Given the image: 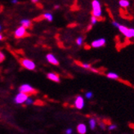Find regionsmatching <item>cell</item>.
Wrapping results in <instances>:
<instances>
[{"label": "cell", "instance_id": "1", "mask_svg": "<svg viewBox=\"0 0 134 134\" xmlns=\"http://www.w3.org/2000/svg\"><path fill=\"white\" fill-rule=\"evenodd\" d=\"M20 63H21V65L24 67V68L27 69L29 70H34L35 69V66H36L35 62L27 58L21 59L20 60Z\"/></svg>", "mask_w": 134, "mask_h": 134}, {"label": "cell", "instance_id": "2", "mask_svg": "<svg viewBox=\"0 0 134 134\" xmlns=\"http://www.w3.org/2000/svg\"><path fill=\"white\" fill-rule=\"evenodd\" d=\"M19 90H20V92L26 93V94H28V95L36 94V93L38 92L37 90L34 88L33 87L30 86V84H23V85H21V87H20Z\"/></svg>", "mask_w": 134, "mask_h": 134}, {"label": "cell", "instance_id": "3", "mask_svg": "<svg viewBox=\"0 0 134 134\" xmlns=\"http://www.w3.org/2000/svg\"><path fill=\"white\" fill-rule=\"evenodd\" d=\"M106 44V40L105 38H98V39H96L94 40L91 46L92 48H102V47H104L105 45Z\"/></svg>", "mask_w": 134, "mask_h": 134}, {"label": "cell", "instance_id": "4", "mask_svg": "<svg viewBox=\"0 0 134 134\" xmlns=\"http://www.w3.org/2000/svg\"><path fill=\"white\" fill-rule=\"evenodd\" d=\"M27 35V32H26V29L24 27V26H20L18 27L16 31H15V37L16 38H24Z\"/></svg>", "mask_w": 134, "mask_h": 134}, {"label": "cell", "instance_id": "5", "mask_svg": "<svg viewBox=\"0 0 134 134\" xmlns=\"http://www.w3.org/2000/svg\"><path fill=\"white\" fill-rule=\"evenodd\" d=\"M29 97V95L26 94V93H24V92H20L15 97V102L17 103V104H21L23 102H25L26 100L28 99Z\"/></svg>", "mask_w": 134, "mask_h": 134}, {"label": "cell", "instance_id": "6", "mask_svg": "<svg viewBox=\"0 0 134 134\" xmlns=\"http://www.w3.org/2000/svg\"><path fill=\"white\" fill-rule=\"evenodd\" d=\"M118 29H119V30L121 32L126 38H132V36L131 35V32H130V29H129L128 27H126L125 25H120L119 27H118Z\"/></svg>", "mask_w": 134, "mask_h": 134}, {"label": "cell", "instance_id": "7", "mask_svg": "<svg viewBox=\"0 0 134 134\" xmlns=\"http://www.w3.org/2000/svg\"><path fill=\"white\" fill-rule=\"evenodd\" d=\"M75 106L79 110H82L84 107V99L82 96H77L75 100Z\"/></svg>", "mask_w": 134, "mask_h": 134}, {"label": "cell", "instance_id": "8", "mask_svg": "<svg viewBox=\"0 0 134 134\" xmlns=\"http://www.w3.org/2000/svg\"><path fill=\"white\" fill-rule=\"evenodd\" d=\"M46 58H47V60H48V62L49 63H51L52 65H59V62H58L57 58L53 54H52V53H48V54L46 56Z\"/></svg>", "mask_w": 134, "mask_h": 134}, {"label": "cell", "instance_id": "9", "mask_svg": "<svg viewBox=\"0 0 134 134\" xmlns=\"http://www.w3.org/2000/svg\"><path fill=\"white\" fill-rule=\"evenodd\" d=\"M47 77H48V79L52 80L53 82H56V83H59L60 82V77L58 75L55 73H48V75H47Z\"/></svg>", "mask_w": 134, "mask_h": 134}, {"label": "cell", "instance_id": "10", "mask_svg": "<svg viewBox=\"0 0 134 134\" xmlns=\"http://www.w3.org/2000/svg\"><path fill=\"white\" fill-rule=\"evenodd\" d=\"M77 131L79 134H85L87 132V126L84 124H79L77 126Z\"/></svg>", "mask_w": 134, "mask_h": 134}, {"label": "cell", "instance_id": "11", "mask_svg": "<svg viewBox=\"0 0 134 134\" xmlns=\"http://www.w3.org/2000/svg\"><path fill=\"white\" fill-rule=\"evenodd\" d=\"M21 24L22 26H24L25 29L30 28V26L32 25L31 21H30V20H28V19H24V20H22V21H21Z\"/></svg>", "mask_w": 134, "mask_h": 134}, {"label": "cell", "instance_id": "12", "mask_svg": "<svg viewBox=\"0 0 134 134\" xmlns=\"http://www.w3.org/2000/svg\"><path fill=\"white\" fill-rule=\"evenodd\" d=\"M106 77L110 79H119V75H117V74L115 73V72H109L106 75Z\"/></svg>", "mask_w": 134, "mask_h": 134}, {"label": "cell", "instance_id": "13", "mask_svg": "<svg viewBox=\"0 0 134 134\" xmlns=\"http://www.w3.org/2000/svg\"><path fill=\"white\" fill-rule=\"evenodd\" d=\"M92 9L102 8V6H100V3L98 0H93V1L92 2Z\"/></svg>", "mask_w": 134, "mask_h": 134}, {"label": "cell", "instance_id": "14", "mask_svg": "<svg viewBox=\"0 0 134 134\" xmlns=\"http://www.w3.org/2000/svg\"><path fill=\"white\" fill-rule=\"evenodd\" d=\"M119 3L122 8H128V7L130 5V3L129 0H119Z\"/></svg>", "mask_w": 134, "mask_h": 134}, {"label": "cell", "instance_id": "15", "mask_svg": "<svg viewBox=\"0 0 134 134\" xmlns=\"http://www.w3.org/2000/svg\"><path fill=\"white\" fill-rule=\"evenodd\" d=\"M43 18L46 19V20H48V21H52V20H53V16L52 13L50 12H46L43 14Z\"/></svg>", "mask_w": 134, "mask_h": 134}, {"label": "cell", "instance_id": "16", "mask_svg": "<svg viewBox=\"0 0 134 134\" xmlns=\"http://www.w3.org/2000/svg\"><path fill=\"white\" fill-rule=\"evenodd\" d=\"M89 125H90L91 129H94L96 127V120L94 119H91L89 120Z\"/></svg>", "mask_w": 134, "mask_h": 134}, {"label": "cell", "instance_id": "17", "mask_svg": "<svg viewBox=\"0 0 134 134\" xmlns=\"http://www.w3.org/2000/svg\"><path fill=\"white\" fill-rule=\"evenodd\" d=\"M83 38L82 36L78 37L77 39H76V44L78 46H81L83 44Z\"/></svg>", "mask_w": 134, "mask_h": 134}, {"label": "cell", "instance_id": "18", "mask_svg": "<svg viewBox=\"0 0 134 134\" xmlns=\"http://www.w3.org/2000/svg\"><path fill=\"white\" fill-rule=\"evenodd\" d=\"M91 23H92V25H96L97 23V17H96L94 16H92V17H91Z\"/></svg>", "mask_w": 134, "mask_h": 134}, {"label": "cell", "instance_id": "19", "mask_svg": "<svg viewBox=\"0 0 134 134\" xmlns=\"http://www.w3.org/2000/svg\"><path fill=\"white\" fill-rule=\"evenodd\" d=\"M82 67L86 70H90L91 69V65L88 64V63H82Z\"/></svg>", "mask_w": 134, "mask_h": 134}, {"label": "cell", "instance_id": "20", "mask_svg": "<svg viewBox=\"0 0 134 134\" xmlns=\"http://www.w3.org/2000/svg\"><path fill=\"white\" fill-rule=\"evenodd\" d=\"M85 97L88 99H92L93 97V93L92 92H87L85 93Z\"/></svg>", "mask_w": 134, "mask_h": 134}, {"label": "cell", "instance_id": "21", "mask_svg": "<svg viewBox=\"0 0 134 134\" xmlns=\"http://www.w3.org/2000/svg\"><path fill=\"white\" fill-rule=\"evenodd\" d=\"M5 60V56H4V54L2 52H0V63L1 62H3V61Z\"/></svg>", "mask_w": 134, "mask_h": 134}, {"label": "cell", "instance_id": "22", "mask_svg": "<svg viewBox=\"0 0 134 134\" xmlns=\"http://www.w3.org/2000/svg\"><path fill=\"white\" fill-rule=\"evenodd\" d=\"M112 25H113V26H115V28H118L119 26L120 25V24H119V22H117V21H112Z\"/></svg>", "mask_w": 134, "mask_h": 134}, {"label": "cell", "instance_id": "23", "mask_svg": "<svg viewBox=\"0 0 134 134\" xmlns=\"http://www.w3.org/2000/svg\"><path fill=\"white\" fill-rule=\"evenodd\" d=\"M33 102H33V100H32V99H30V98H29V97H28V99H27V100H25V103L27 104V105H30V104H32Z\"/></svg>", "mask_w": 134, "mask_h": 134}, {"label": "cell", "instance_id": "24", "mask_svg": "<svg viewBox=\"0 0 134 134\" xmlns=\"http://www.w3.org/2000/svg\"><path fill=\"white\" fill-rule=\"evenodd\" d=\"M117 128V126L116 125H110V126H109V130H114V129H115Z\"/></svg>", "mask_w": 134, "mask_h": 134}, {"label": "cell", "instance_id": "25", "mask_svg": "<svg viewBox=\"0 0 134 134\" xmlns=\"http://www.w3.org/2000/svg\"><path fill=\"white\" fill-rule=\"evenodd\" d=\"M72 132H73V131H72L71 129H67V130L65 131V133H66V134H71Z\"/></svg>", "mask_w": 134, "mask_h": 134}, {"label": "cell", "instance_id": "26", "mask_svg": "<svg viewBox=\"0 0 134 134\" xmlns=\"http://www.w3.org/2000/svg\"><path fill=\"white\" fill-rule=\"evenodd\" d=\"M130 32H131V35H132V38H134V29L133 28H130Z\"/></svg>", "mask_w": 134, "mask_h": 134}, {"label": "cell", "instance_id": "27", "mask_svg": "<svg viewBox=\"0 0 134 134\" xmlns=\"http://www.w3.org/2000/svg\"><path fill=\"white\" fill-rule=\"evenodd\" d=\"M92 72H96V73H98V70H97L96 69H94V68H92V67H91V69H90Z\"/></svg>", "mask_w": 134, "mask_h": 134}, {"label": "cell", "instance_id": "28", "mask_svg": "<svg viewBox=\"0 0 134 134\" xmlns=\"http://www.w3.org/2000/svg\"><path fill=\"white\" fill-rule=\"evenodd\" d=\"M38 1H39V0H31V2L34 3H37Z\"/></svg>", "mask_w": 134, "mask_h": 134}, {"label": "cell", "instance_id": "29", "mask_svg": "<svg viewBox=\"0 0 134 134\" xmlns=\"http://www.w3.org/2000/svg\"><path fill=\"white\" fill-rule=\"evenodd\" d=\"M12 3H18V0H12Z\"/></svg>", "mask_w": 134, "mask_h": 134}, {"label": "cell", "instance_id": "30", "mask_svg": "<svg viewBox=\"0 0 134 134\" xmlns=\"http://www.w3.org/2000/svg\"><path fill=\"white\" fill-rule=\"evenodd\" d=\"M3 36L0 34V40H3Z\"/></svg>", "mask_w": 134, "mask_h": 134}, {"label": "cell", "instance_id": "31", "mask_svg": "<svg viewBox=\"0 0 134 134\" xmlns=\"http://www.w3.org/2000/svg\"><path fill=\"white\" fill-rule=\"evenodd\" d=\"M59 7H60V6H58V5L55 6V9H58V8H59Z\"/></svg>", "mask_w": 134, "mask_h": 134}, {"label": "cell", "instance_id": "32", "mask_svg": "<svg viewBox=\"0 0 134 134\" xmlns=\"http://www.w3.org/2000/svg\"><path fill=\"white\" fill-rule=\"evenodd\" d=\"M0 30H1V25H0Z\"/></svg>", "mask_w": 134, "mask_h": 134}]
</instances>
